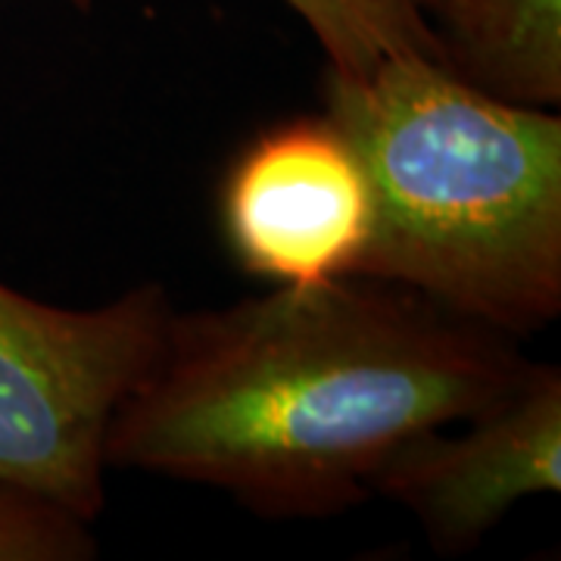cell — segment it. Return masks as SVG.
<instances>
[{"label":"cell","mask_w":561,"mask_h":561,"mask_svg":"<svg viewBox=\"0 0 561 561\" xmlns=\"http://www.w3.org/2000/svg\"><path fill=\"white\" fill-rule=\"evenodd\" d=\"M312 32L328 69L359 72L393 54L434 57L419 0H284Z\"/></svg>","instance_id":"7"},{"label":"cell","mask_w":561,"mask_h":561,"mask_svg":"<svg viewBox=\"0 0 561 561\" xmlns=\"http://www.w3.org/2000/svg\"><path fill=\"white\" fill-rule=\"evenodd\" d=\"M172 302L138 284L94 309L38 302L0 280V483L94 522L106 502V434L160 350Z\"/></svg>","instance_id":"3"},{"label":"cell","mask_w":561,"mask_h":561,"mask_svg":"<svg viewBox=\"0 0 561 561\" xmlns=\"http://www.w3.org/2000/svg\"><path fill=\"white\" fill-rule=\"evenodd\" d=\"M461 434L427 431L383 461L371 493L400 502L440 552H465L530 496L561 486V371L527 365Z\"/></svg>","instance_id":"5"},{"label":"cell","mask_w":561,"mask_h":561,"mask_svg":"<svg viewBox=\"0 0 561 561\" xmlns=\"http://www.w3.org/2000/svg\"><path fill=\"white\" fill-rule=\"evenodd\" d=\"M527 365L508 334L402 287H278L169 319L113 415L106 465L321 518L371 496L402 443L512 393Z\"/></svg>","instance_id":"1"},{"label":"cell","mask_w":561,"mask_h":561,"mask_svg":"<svg viewBox=\"0 0 561 561\" xmlns=\"http://www.w3.org/2000/svg\"><path fill=\"white\" fill-rule=\"evenodd\" d=\"M368 221L359 162L324 113L262 131L221 184L234 260L278 287L353 278Z\"/></svg>","instance_id":"4"},{"label":"cell","mask_w":561,"mask_h":561,"mask_svg":"<svg viewBox=\"0 0 561 561\" xmlns=\"http://www.w3.org/2000/svg\"><path fill=\"white\" fill-rule=\"evenodd\" d=\"M324 116L368 187L353 278L524 334L561 312V119L424 54L324 69Z\"/></svg>","instance_id":"2"},{"label":"cell","mask_w":561,"mask_h":561,"mask_svg":"<svg viewBox=\"0 0 561 561\" xmlns=\"http://www.w3.org/2000/svg\"><path fill=\"white\" fill-rule=\"evenodd\" d=\"M69 3H79V7H84V3H88V0H69Z\"/></svg>","instance_id":"9"},{"label":"cell","mask_w":561,"mask_h":561,"mask_svg":"<svg viewBox=\"0 0 561 561\" xmlns=\"http://www.w3.org/2000/svg\"><path fill=\"white\" fill-rule=\"evenodd\" d=\"M69 505L16 483H0V561H88L98 540Z\"/></svg>","instance_id":"8"},{"label":"cell","mask_w":561,"mask_h":561,"mask_svg":"<svg viewBox=\"0 0 561 561\" xmlns=\"http://www.w3.org/2000/svg\"><path fill=\"white\" fill-rule=\"evenodd\" d=\"M434 60L518 106L561 103V0H419Z\"/></svg>","instance_id":"6"}]
</instances>
